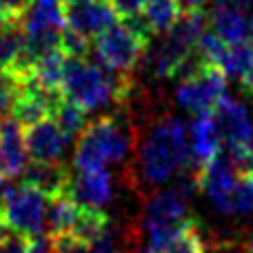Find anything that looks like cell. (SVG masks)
I'll return each mask as SVG.
<instances>
[{
  "mask_svg": "<svg viewBox=\"0 0 253 253\" xmlns=\"http://www.w3.org/2000/svg\"><path fill=\"white\" fill-rule=\"evenodd\" d=\"M131 87L133 83L129 74L109 71L107 67L100 69L87 58H67L60 91L65 98H69L89 114L107 107L111 100L125 102Z\"/></svg>",
  "mask_w": 253,
  "mask_h": 253,
  "instance_id": "obj_1",
  "label": "cell"
},
{
  "mask_svg": "<svg viewBox=\"0 0 253 253\" xmlns=\"http://www.w3.org/2000/svg\"><path fill=\"white\" fill-rule=\"evenodd\" d=\"M189 162V140L184 125L165 116L151 126L140 147V171L147 184L160 187L169 182Z\"/></svg>",
  "mask_w": 253,
  "mask_h": 253,
  "instance_id": "obj_2",
  "label": "cell"
},
{
  "mask_svg": "<svg viewBox=\"0 0 253 253\" xmlns=\"http://www.w3.org/2000/svg\"><path fill=\"white\" fill-rule=\"evenodd\" d=\"M151 36V29L142 20V16L116 20L93 38V53L109 71L131 74L147 53Z\"/></svg>",
  "mask_w": 253,
  "mask_h": 253,
  "instance_id": "obj_3",
  "label": "cell"
},
{
  "mask_svg": "<svg viewBox=\"0 0 253 253\" xmlns=\"http://www.w3.org/2000/svg\"><path fill=\"white\" fill-rule=\"evenodd\" d=\"M131 144V135L118 118H98L84 126L74 153L76 171L107 169V165L123 162Z\"/></svg>",
  "mask_w": 253,
  "mask_h": 253,
  "instance_id": "obj_4",
  "label": "cell"
},
{
  "mask_svg": "<svg viewBox=\"0 0 253 253\" xmlns=\"http://www.w3.org/2000/svg\"><path fill=\"white\" fill-rule=\"evenodd\" d=\"M49 196L34 184H18L9 187L0 207V222L2 227L20 233V236H38L47 227Z\"/></svg>",
  "mask_w": 253,
  "mask_h": 253,
  "instance_id": "obj_5",
  "label": "cell"
},
{
  "mask_svg": "<svg viewBox=\"0 0 253 253\" xmlns=\"http://www.w3.org/2000/svg\"><path fill=\"white\" fill-rule=\"evenodd\" d=\"M227 89V76L213 62H198L189 71L182 74L178 89H175V102L191 114H207L213 111L215 105L222 100Z\"/></svg>",
  "mask_w": 253,
  "mask_h": 253,
  "instance_id": "obj_6",
  "label": "cell"
},
{
  "mask_svg": "<svg viewBox=\"0 0 253 253\" xmlns=\"http://www.w3.org/2000/svg\"><path fill=\"white\" fill-rule=\"evenodd\" d=\"M238 173L236 165L231 162V158L227 153L220 151L215 158H211L209 162L200 167V173H198V182L200 189L213 207L220 213H229L231 215V198H233V189L238 184Z\"/></svg>",
  "mask_w": 253,
  "mask_h": 253,
  "instance_id": "obj_7",
  "label": "cell"
},
{
  "mask_svg": "<svg viewBox=\"0 0 253 253\" xmlns=\"http://www.w3.org/2000/svg\"><path fill=\"white\" fill-rule=\"evenodd\" d=\"M187 202L189 198H184L175 187L153 193L144 205L142 213V229L147 236L167 233L180 227L187 220Z\"/></svg>",
  "mask_w": 253,
  "mask_h": 253,
  "instance_id": "obj_8",
  "label": "cell"
},
{
  "mask_svg": "<svg viewBox=\"0 0 253 253\" xmlns=\"http://www.w3.org/2000/svg\"><path fill=\"white\" fill-rule=\"evenodd\" d=\"M62 9L67 27L87 38H96L118 20L109 0H62Z\"/></svg>",
  "mask_w": 253,
  "mask_h": 253,
  "instance_id": "obj_9",
  "label": "cell"
},
{
  "mask_svg": "<svg viewBox=\"0 0 253 253\" xmlns=\"http://www.w3.org/2000/svg\"><path fill=\"white\" fill-rule=\"evenodd\" d=\"M69 140L71 138L53 118H44L36 125L25 126V144L34 162H60Z\"/></svg>",
  "mask_w": 253,
  "mask_h": 253,
  "instance_id": "obj_10",
  "label": "cell"
},
{
  "mask_svg": "<svg viewBox=\"0 0 253 253\" xmlns=\"http://www.w3.org/2000/svg\"><path fill=\"white\" fill-rule=\"evenodd\" d=\"M29 165L25 144V126L13 116L0 118V173L4 178H20Z\"/></svg>",
  "mask_w": 253,
  "mask_h": 253,
  "instance_id": "obj_11",
  "label": "cell"
},
{
  "mask_svg": "<svg viewBox=\"0 0 253 253\" xmlns=\"http://www.w3.org/2000/svg\"><path fill=\"white\" fill-rule=\"evenodd\" d=\"M67 193L83 207L105 209L114 200V178L107 169L78 171L69 178Z\"/></svg>",
  "mask_w": 253,
  "mask_h": 253,
  "instance_id": "obj_12",
  "label": "cell"
},
{
  "mask_svg": "<svg viewBox=\"0 0 253 253\" xmlns=\"http://www.w3.org/2000/svg\"><path fill=\"white\" fill-rule=\"evenodd\" d=\"M211 114H213L220 135H222V142H227L229 147L253 142L251 116L249 109L240 100H236L231 96H222V100L215 105V109Z\"/></svg>",
  "mask_w": 253,
  "mask_h": 253,
  "instance_id": "obj_13",
  "label": "cell"
},
{
  "mask_svg": "<svg viewBox=\"0 0 253 253\" xmlns=\"http://www.w3.org/2000/svg\"><path fill=\"white\" fill-rule=\"evenodd\" d=\"M144 253H207V242L202 236L200 222L187 218L173 231L149 236Z\"/></svg>",
  "mask_w": 253,
  "mask_h": 253,
  "instance_id": "obj_14",
  "label": "cell"
},
{
  "mask_svg": "<svg viewBox=\"0 0 253 253\" xmlns=\"http://www.w3.org/2000/svg\"><path fill=\"white\" fill-rule=\"evenodd\" d=\"M222 151V135L213 120V114H196L189 125V156L198 167L209 162Z\"/></svg>",
  "mask_w": 253,
  "mask_h": 253,
  "instance_id": "obj_15",
  "label": "cell"
},
{
  "mask_svg": "<svg viewBox=\"0 0 253 253\" xmlns=\"http://www.w3.org/2000/svg\"><path fill=\"white\" fill-rule=\"evenodd\" d=\"M25 34H60L65 31V9L62 0H31L20 16Z\"/></svg>",
  "mask_w": 253,
  "mask_h": 253,
  "instance_id": "obj_16",
  "label": "cell"
},
{
  "mask_svg": "<svg viewBox=\"0 0 253 253\" xmlns=\"http://www.w3.org/2000/svg\"><path fill=\"white\" fill-rule=\"evenodd\" d=\"M209 27L227 44L253 42V11H238L229 7H215Z\"/></svg>",
  "mask_w": 253,
  "mask_h": 253,
  "instance_id": "obj_17",
  "label": "cell"
},
{
  "mask_svg": "<svg viewBox=\"0 0 253 253\" xmlns=\"http://www.w3.org/2000/svg\"><path fill=\"white\" fill-rule=\"evenodd\" d=\"M69 178L71 173L67 171V167L62 162H34V160H31V165H27V169L20 175L22 182L38 187L49 198L58 196V193H67Z\"/></svg>",
  "mask_w": 253,
  "mask_h": 253,
  "instance_id": "obj_18",
  "label": "cell"
},
{
  "mask_svg": "<svg viewBox=\"0 0 253 253\" xmlns=\"http://www.w3.org/2000/svg\"><path fill=\"white\" fill-rule=\"evenodd\" d=\"M80 213V205L69 196V193H58L49 198L47 209V231L49 236H60L69 233L74 227L76 218Z\"/></svg>",
  "mask_w": 253,
  "mask_h": 253,
  "instance_id": "obj_19",
  "label": "cell"
},
{
  "mask_svg": "<svg viewBox=\"0 0 253 253\" xmlns=\"http://www.w3.org/2000/svg\"><path fill=\"white\" fill-rule=\"evenodd\" d=\"M109 229V215L105 213V209H93V207H83L80 205V213L76 218L74 227H71V236H76L78 240H83L84 245L91 247L96 240H100L102 236H107Z\"/></svg>",
  "mask_w": 253,
  "mask_h": 253,
  "instance_id": "obj_20",
  "label": "cell"
},
{
  "mask_svg": "<svg viewBox=\"0 0 253 253\" xmlns=\"http://www.w3.org/2000/svg\"><path fill=\"white\" fill-rule=\"evenodd\" d=\"M65 62H67V56L62 53V49H53V51L44 53V56H40L38 60H36L31 78H34L40 87L49 89V91H60Z\"/></svg>",
  "mask_w": 253,
  "mask_h": 253,
  "instance_id": "obj_21",
  "label": "cell"
},
{
  "mask_svg": "<svg viewBox=\"0 0 253 253\" xmlns=\"http://www.w3.org/2000/svg\"><path fill=\"white\" fill-rule=\"evenodd\" d=\"M215 65L224 71L227 78H245L253 69V42H233L227 44L222 56Z\"/></svg>",
  "mask_w": 253,
  "mask_h": 253,
  "instance_id": "obj_22",
  "label": "cell"
},
{
  "mask_svg": "<svg viewBox=\"0 0 253 253\" xmlns=\"http://www.w3.org/2000/svg\"><path fill=\"white\" fill-rule=\"evenodd\" d=\"M182 9H180L178 0H147V7L142 11V20L151 29V34H165L171 25L180 18Z\"/></svg>",
  "mask_w": 253,
  "mask_h": 253,
  "instance_id": "obj_23",
  "label": "cell"
},
{
  "mask_svg": "<svg viewBox=\"0 0 253 253\" xmlns=\"http://www.w3.org/2000/svg\"><path fill=\"white\" fill-rule=\"evenodd\" d=\"M25 47V31L20 22H7L0 29V71H7L16 65Z\"/></svg>",
  "mask_w": 253,
  "mask_h": 253,
  "instance_id": "obj_24",
  "label": "cell"
},
{
  "mask_svg": "<svg viewBox=\"0 0 253 253\" xmlns=\"http://www.w3.org/2000/svg\"><path fill=\"white\" fill-rule=\"evenodd\" d=\"M53 120L58 123L62 131H65L69 138H74V135H80L84 131V126L89 125L87 120V111L83 109V107H78L76 102H71L69 98H62L60 102L56 105V109H53Z\"/></svg>",
  "mask_w": 253,
  "mask_h": 253,
  "instance_id": "obj_25",
  "label": "cell"
},
{
  "mask_svg": "<svg viewBox=\"0 0 253 253\" xmlns=\"http://www.w3.org/2000/svg\"><path fill=\"white\" fill-rule=\"evenodd\" d=\"M233 213H253V173H240L238 178L231 198V215Z\"/></svg>",
  "mask_w": 253,
  "mask_h": 253,
  "instance_id": "obj_26",
  "label": "cell"
},
{
  "mask_svg": "<svg viewBox=\"0 0 253 253\" xmlns=\"http://www.w3.org/2000/svg\"><path fill=\"white\" fill-rule=\"evenodd\" d=\"M18 91H20V80L11 71H0V118L11 116Z\"/></svg>",
  "mask_w": 253,
  "mask_h": 253,
  "instance_id": "obj_27",
  "label": "cell"
},
{
  "mask_svg": "<svg viewBox=\"0 0 253 253\" xmlns=\"http://www.w3.org/2000/svg\"><path fill=\"white\" fill-rule=\"evenodd\" d=\"M60 49L67 58H87L89 49H91V38L69 29V27H65L62 40H60Z\"/></svg>",
  "mask_w": 253,
  "mask_h": 253,
  "instance_id": "obj_28",
  "label": "cell"
},
{
  "mask_svg": "<svg viewBox=\"0 0 253 253\" xmlns=\"http://www.w3.org/2000/svg\"><path fill=\"white\" fill-rule=\"evenodd\" d=\"M227 156L236 165L238 173H253V142L236 144L227 149Z\"/></svg>",
  "mask_w": 253,
  "mask_h": 253,
  "instance_id": "obj_29",
  "label": "cell"
},
{
  "mask_svg": "<svg viewBox=\"0 0 253 253\" xmlns=\"http://www.w3.org/2000/svg\"><path fill=\"white\" fill-rule=\"evenodd\" d=\"M53 240V253H89V245L78 240L71 233H60V236H51Z\"/></svg>",
  "mask_w": 253,
  "mask_h": 253,
  "instance_id": "obj_30",
  "label": "cell"
},
{
  "mask_svg": "<svg viewBox=\"0 0 253 253\" xmlns=\"http://www.w3.org/2000/svg\"><path fill=\"white\" fill-rule=\"evenodd\" d=\"M27 238L4 227L0 233V253H25Z\"/></svg>",
  "mask_w": 253,
  "mask_h": 253,
  "instance_id": "obj_31",
  "label": "cell"
},
{
  "mask_svg": "<svg viewBox=\"0 0 253 253\" xmlns=\"http://www.w3.org/2000/svg\"><path fill=\"white\" fill-rule=\"evenodd\" d=\"M111 7L116 9L123 20L126 18H135V16H142L144 7H147V0H109Z\"/></svg>",
  "mask_w": 253,
  "mask_h": 253,
  "instance_id": "obj_32",
  "label": "cell"
},
{
  "mask_svg": "<svg viewBox=\"0 0 253 253\" xmlns=\"http://www.w3.org/2000/svg\"><path fill=\"white\" fill-rule=\"evenodd\" d=\"M31 0H0V13L7 22H20V16Z\"/></svg>",
  "mask_w": 253,
  "mask_h": 253,
  "instance_id": "obj_33",
  "label": "cell"
},
{
  "mask_svg": "<svg viewBox=\"0 0 253 253\" xmlns=\"http://www.w3.org/2000/svg\"><path fill=\"white\" fill-rule=\"evenodd\" d=\"M25 253H53V240H51V236H44V233L29 236V238H27V249H25Z\"/></svg>",
  "mask_w": 253,
  "mask_h": 253,
  "instance_id": "obj_34",
  "label": "cell"
},
{
  "mask_svg": "<svg viewBox=\"0 0 253 253\" xmlns=\"http://www.w3.org/2000/svg\"><path fill=\"white\" fill-rule=\"evenodd\" d=\"M89 253H123L116 247L114 238H111V231L107 233V236H102L100 240H96L91 247H89Z\"/></svg>",
  "mask_w": 253,
  "mask_h": 253,
  "instance_id": "obj_35",
  "label": "cell"
},
{
  "mask_svg": "<svg viewBox=\"0 0 253 253\" xmlns=\"http://www.w3.org/2000/svg\"><path fill=\"white\" fill-rule=\"evenodd\" d=\"M215 7H229L238 11H253V0H215Z\"/></svg>",
  "mask_w": 253,
  "mask_h": 253,
  "instance_id": "obj_36",
  "label": "cell"
},
{
  "mask_svg": "<svg viewBox=\"0 0 253 253\" xmlns=\"http://www.w3.org/2000/svg\"><path fill=\"white\" fill-rule=\"evenodd\" d=\"M182 11H205L209 0H178Z\"/></svg>",
  "mask_w": 253,
  "mask_h": 253,
  "instance_id": "obj_37",
  "label": "cell"
},
{
  "mask_svg": "<svg viewBox=\"0 0 253 253\" xmlns=\"http://www.w3.org/2000/svg\"><path fill=\"white\" fill-rule=\"evenodd\" d=\"M242 91H245L247 96L253 100V69L245 76V78H242Z\"/></svg>",
  "mask_w": 253,
  "mask_h": 253,
  "instance_id": "obj_38",
  "label": "cell"
},
{
  "mask_svg": "<svg viewBox=\"0 0 253 253\" xmlns=\"http://www.w3.org/2000/svg\"><path fill=\"white\" fill-rule=\"evenodd\" d=\"M242 251H245V253H253V227L249 229V233H247L245 245H242Z\"/></svg>",
  "mask_w": 253,
  "mask_h": 253,
  "instance_id": "obj_39",
  "label": "cell"
},
{
  "mask_svg": "<svg viewBox=\"0 0 253 253\" xmlns=\"http://www.w3.org/2000/svg\"><path fill=\"white\" fill-rule=\"evenodd\" d=\"M7 178L0 173V207H2V200H4V193H7Z\"/></svg>",
  "mask_w": 253,
  "mask_h": 253,
  "instance_id": "obj_40",
  "label": "cell"
},
{
  "mask_svg": "<svg viewBox=\"0 0 253 253\" xmlns=\"http://www.w3.org/2000/svg\"><path fill=\"white\" fill-rule=\"evenodd\" d=\"M2 25H7V20L2 18V13H0V29H2Z\"/></svg>",
  "mask_w": 253,
  "mask_h": 253,
  "instance_id": "obj_41",
  "label": "cell"
},
{
  "mask_svg": "<svg viewBox=\"0 0 253 253\" xmlns=\"http://www.w3.org/2000/svg\"><path fill=\"white\" fill-rule=\"evenodd\" d=\"M2 229H4V227H2V222H0V233H2Z\"/></svg>",
  "mask_w": 253,
  "mask_h": 253,
  "instance_id": "obj_42",
  "label": "cell"
}]
</instances>
